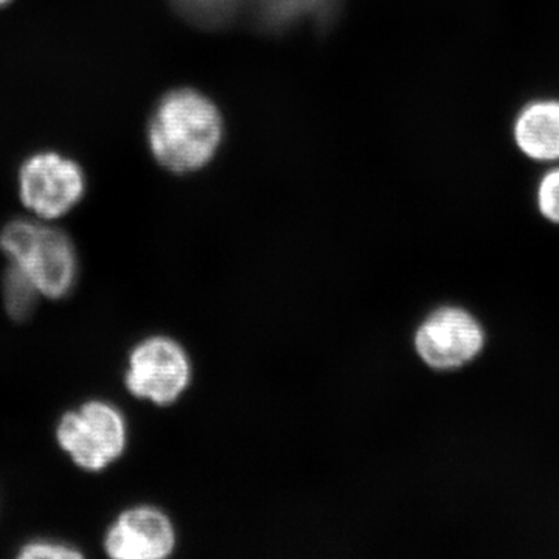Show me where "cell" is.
Returning <instances> with one entry per match:
<instances>
[{
  "mask_svg": "<svg viewBox=\"0 0 559 559\" xmlns=\"http://www.w3.org/2000/svg\"><path fill=\"white\" fill-rule=\"evenodd\" d=\"M522 156L538 164L559 162V98H533L525 103L511 127Z\"/></svg>",
  "mask_w": 559,
  "mask_h": 559,
  "instance_id": "8",
  "label": "cell"
},
{
  "mask_svg": "<svg viewBox=\"0 0 559 559\" xmlns=\"http://www.w3.org/2000/svg\"><path fill=\"white\" fill-rule=\"evenodd\" d=\"M223 131V117L207 97L189 87L171 91L151 114V153L176 175L198 171L215 156Z\"/></svg>",
  "mask_w": 559,
  "mask_h": 559,
  "instance_id": "1",
  "label": "cell"
},
{
  "mask_svg": "<svg viewBox=\"0 0 559 559\" xmlns=\"http://www.w3.org/2000/svg\"><path fill=\"white\" fill-rule=\"evenodd\" d=\"M57 437L76 465L100 471L123 454L127 425L116 407L103 401H91L61 418Z\"/></svg>",
  "mask_w": 559,
  "mask_h": 559,
  "instance_id": "3",
  "label": "cell"
},
{
  "mask_svg": "<svg viewBox=\"0 0 559 559\" xmlns=\"http://www.w3.org/2000/svg\"><path fill=\"white\" fill-rule=\"evenodd\" d=\"M0 249L10 263L35 283L40 296H69L79 275V259L69 235L28 219H14L0 230Z\"/></svg>",
  "mask_w": 559,
  "mask_h": 559,
  "instance_id": "2",
  "label": "cell"
},
{
  "mask_svg": "<svg viewBox=\"0 0 559 559\" xmlns=\"http://www.w3.org/2000/svg\"><path fill=\"white\" fill-rule=\"evenodd\" d=\"M86 191V178L75 160L44 151L28 157L20 170V193L25 207L46 219L70 212Z\"/></svg>",
  "mask_w": 559,
  "mask_h": 559,
  "instance_id": "4",
  "label": "cell"
},
{
  "mask_svg": "<svg viewBox=\"0 0 559 559\" xmlns=\"http://www.w3.org/2000/svg\"><path fill=\"white\" fill-rule=\"evenodd\" d=\"M336 0H242L253 24L266 32H283L305 20L322 16Z\"/></svg>",
  "mask_w": 559,
  "mask_h": 559,
  "instance_id": "9",
  "label": "cell"
},
{
  "mask_svg": "<svg viewBox=\"0 0 559 559\" xmlns=\"http://www.w3.org/2000/svg\"><path fill=\"white\" fill-rule=\"evenodd\" d=\"M171 3L186 20L207 28L224 27L242 11V0H171Z\"/></svg>",
  "mask_w": 559,
  "mask_h": 559,
  "instance_id": "11",
  "label": "cell"
},
{
  "mask_svg": "<svg viewBox=\"0 0 559 559\" xmlns=\"http://www.w3.org/2000/svg\"><path fill=\"white\" fill-rule=\"evenodd\" d=\"M105 549L109 557L119 559L165 558L175 549V530L159 510H128L109 528Z\"/></svg>",
  "mask_w": 559,
  "mask_h": 559,
  "instance_id": "7",
  "label": "cell"
},
{
  "mask_svg": "<svg viewBox=\"0 0 559 559\" xmlns=\"http://www.w3.org/2000/svg\"><path fill=\"white\" fill-rule=\"evenodd\" d=\"M484 330L473 316L455 308L433 312L415 336L418 355L432 369H457L479 355Z\"/></svg>",
  "mask_w": 559,
  "mask_h": 559,
  "instance_id": "6",
  "label": "cell"
},
{
  "mask_svg": "<svg viewBox=\"0 0 559 559\" xmlns=\"http://www.w3.org/2000/svg\"><path fill=\"white\" fill-rule=\"evenodd\" d=\"M39 289L33 280L20 267L10 263L2 278V297L11 319L24 322L35 312L39 300Z\"/></svg>",
  "mask_w": 559,
  "mask_h": 559,
  "instance_id": "10",
  "label": "cell"
},
{
  "mask_svg": "<svg viewBox=\"0 0 559 559\" xmlns=\"http://www.w3.org/2000/svg\"><path fill=\"white\" fill-rule=\"evenodd\" d=\"M536 204L544 218L559 224V162L544 171L536 186Z\"/></svg>",
  "mask_w": 559,
  "mask_h": 559,
  "instance_id": "12",
  "label": "cell"
},
{
  "mask_svg": "<svg viewBox=\"0 0 559 559\" xmlns=\"http://www.w3.org/2000/svg\"><path fill=\"white\" fill-rule=\"evenodd\" d=\"M21 558H80L79 550L73 549L69 544L57 543V540H33L25 544L21 549Z\"/></svg>",
  "mask_w": 559,
  "mask_h": 559,
  "instance_id": "13",
  "label": "cell"
},
{
  "mask_svg": "<svg viewBox=\"0 0 559 559\" xmlns=\"http://www.w3.org/2000/svg\"><path fill=\"white\" fill-rule=\"evenodd\" d=\"M190 366L186 353L167 337H151L134 348L127 373L132 395L170 404L186 390Z\"/></svg>",
  "mask_w": 559,
  "mask_h": 559,
  "instance_id": "5",
  "label": "cell"
},
{
  "mask_svg": "<svg viewBox=\"0 0 559 559\" xmlns=\"http://www.w3.org/2000/svg\"><path fill=\"white\" fill-rule=\"evenodd\" d=\"M11 0H0V7H5L7 3H10Z\"/></svg>",
  "mask_w": 559,
  "mask_h": 559,
  "instance_id": "14",
  "label": "cell"
}]
</instances>
